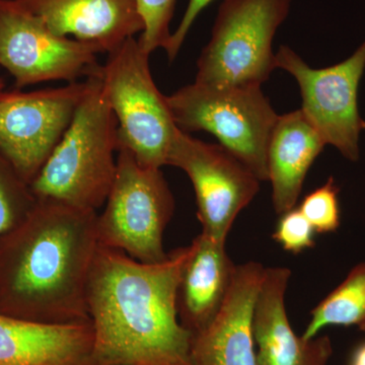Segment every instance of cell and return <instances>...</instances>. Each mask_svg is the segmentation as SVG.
Listing matches in <instances>:
<instances>
[{"instance_id": "obj_1", "label": "cell", "mask_w": 365, "mask_h": 365, "mask_svg": "<svg viewBox=\"0 0 365 365\" xmlns=\"http://www.w3.org/2000/svg\"><path fill=\"white\" fill-rule=\"evenodd\" d=\"M189 255L182 247L158 263H141L100 246L86 290L91 365H191L193 334L177 307Z\"/></svg>"}, {"instance_id": "obj_2", "label": "cell", "mask_w": 365, "mask_h": 365, "mask_svg": "<svg viewBox=\"0 0 365 365\" xmlns=\"http://www.w3.org/2000/svg\"><path fill=\"white\" fill-rule=\"evenodd\" d=\"M98 212L37 200L0 235V313L44 324L90 321L86 290L100 248Z\"/></svg>"}, {"instance_id": "obj_3", "label": "cell", "mask_w": 365, "mask_h": 365, "mask_svg": "<svg viewBox=\"0 0 365 365\" xmlns=\"http://www.w3.org/2000/svg\"><path fill=\"white\" fill-rule=\"evenodd\" d=\"M100 76L88 78L71 125L30 185L37 200L96 212L104 206L116 176L118 123Z\"/></svg>"}, {"instance_id": "obj_4", "label": "cell", "mask_w": 365, "mask_h": 365, "mask_svg": "<svg viewBox=\"0 0 365 365\" xmlns=\"http://www.w3.org/2000/svg\"><path fill=\"white\" fill-rule=\"evenodd\" d=\"M180 130L206 131L260 181H268V145L279 115L259 85L194 83L167 97Z\"/></svg>"}, {"instance_id": "obj_5", "label": "cell", "mask_w": 365, "mask_h": 365, "mask_svg": "<svg viewBox=\"0 0 365 365\" xmlns=\"http://www.w3.org/2000/svg\"><path fill=\"white\" fill-rule=\"evenodd\" d=\"M150 56L129 38L108 53L100 76L117 119L118 150L130 151L143 167L162 169L179 128L151 76Z\"/></svg>"}, {"instance_id": "obj_6", "label": "cell", "mask_w": 365, "mask_h": 365, "mask_svg": "<svg viewBox=\"0 0 365 365\" xmlns=\"http://www.w3.org/2000/svg\"><path fill=\"white\" fill-rule=\"evenodd\" d=\"M292 0H223L197 61L196 83L259 85L274 69L272 43Z\"/></svg>"}, {"instance_id": "obj_7", "label": "cell", "mask_w": 365, "mask_h": 365, "mask_svg": "<svg viewBox=\"0 0 365 365\" xmlns=\"http://www.w3.org/2000/svg\"><path fill=\"white\" fill-rule=\"evenodd\" d=\"M98 215V242L141 263L167 259L165 230L175 211V200L162 169L139 165L127 150L117 153L114 182Z\"/></svg>"}, {"instance_id": "obj_8", "label": "cell", "mask_w": 365, "mask_h": 365, "mask_svg": "<svg viewBox=\"0 0 365 365\" xmlns=\"http://www.w3.org/2000/svg\"><path fill=\"white\" fill-rule=\"evenodd\" d=\"M88 81L34 91H0V153L31 185L61 140Z\"/></svg>"}, {"instance_id": "obj_9", "label": "cell", "mask_w": 365, "mask_h": 365, "mask_svg": "<svg viewBox=\"0 0 365 365\" xmlns=\"http://www.w3.org/2000/svg\"><path fill=\"white\" fill-rule=\"evenodd\" d=\"M98 54L93 46L52 32L16 0H0V66L16 88L96 76Z\"/></svg>"}, {"instance_id": "obj_10", "label": "cell", "mask_w": 365, "mask_h": 365, "mask_svg": "<svg viewBox=\"0 0 365 365\" xmlns=\"http://www.w3.org/2000/svg\"><path fill=\"white\" fill-rule=\"evenodd\" d=\"M275 63L297 79L302 93L300 110L327 145L337 148L350 162H357L364 122L359 88L365 71V40L349 58L327 68H312L287 46H280Z\"/></svg>"}, {"instance_id": "obj_11", "label": "cell", "mask_w": 365, "mask_h": 365, "mask_svg": "<svg viewBox=\"0 0 365 365\" xmlns=\"http://www.w3.org/2000/svg\"><path fill=\"white\" fill-rule=\"evenodd\" d=\"M168 165L184 170L192 182L201 232L227 244L237 215L260 190V180L220 144L199 140L180 129Z\"/></svg>"}, {"instance_id": "obj_12", "label": "cell", "mask_w": 365, "mask_h": 365, "mask_svg": "<svg viewBox=\"0 0 365 365\" xmlns=\"http://www.w3.org/2000/svg\"><path fill=\"white\" fill-rule=\"evenodd\" d=\"M264 271L255 261L235 266L222 309L192 338L191 365H257L253 314Z\"/></svg>"}, {"instance_id": "obj_13", "label": "cell", "mask_w": 365, "mask_h": 365, "mask_svg": "<svg viewBox=\"0 0 365 365\" xmlns=\"http://www.w3.org/2000/svg\"><path fill=\"white\" fill-rule=\"evenodd\" d=\"M292 277L287 267L265 268L253 314L257 365H327L333 354L328 336L304 339L292 330L285 294Z\"/></svg>"}, {"instance_id": "obj_14", "label": "cell", "mask_w": 365, "mask_h": 365, "mask_svg": "<svg viewBox=\"0 0 365 365\" xmlns=\"http://www.w3.org/2000/svg\"><path fill=\"white\" fill-rule=\"evenodd\" d=\"M57 35L110 53L143 32L136 0H16Z\"/></svg>"}, {"instance_id": "obj_15", "label": "cell", "mask_w": 365, "mask_h": 365, "mask_svg": "<svg viewBox=\"0 0 365 365\" xmlns=\"http://www.w3.org/2000/svg\"><path fill=\"white\" fill-rule=\"evenodd\" d=\"M90 321L44 324L0 313V365H91Z\"/></svg>"}, {"instance_id": "obj_16", "label": "cell", "mask_w": 365, "mask_h": 365, "mask_svg": "<svg viewBox=\"0 0 365 365\" xmlns=\"http://www.w3.org/2000/svg\"><path fill=\"white\" fill-rule=\"evenodd\" d=\"M225 244L201 232L190 245V255L178 288L180 322L195 335L212 322L222 309L235 270Z\"/></svg>"}, {"instance_id": "obj_17", "label": "cell", "mask_w": 365, "mask_h": 365, "mask_svg": "<svg viewBox=\"0 0 365 365\" xmlns=\"http://www.w3.org/2000/svg\"><path fill=\"white\" fill-rule=\"evenodd\" d=\"M326 145L302 110L278 118L268 145V181L277 215L295 207L307 172Z\"/></svg>"}, {"instance_id": "obj_18", "label": "cell", "mask_w": 365, "mask_h": 365, "mask_svg": "<svg viewBox=\"0 0 365 365\" xmlns=\"http://www.w3.org/2000/svg\"><path fill=\"white\" fill-rule=\"evenodd\" d=\"M302 334L312 339L329 326L356 327L365 331V261L348 273L344 280L314 307Z\"/></svg>"}, {"instance_id": "obj_19", "label": "cell", "mask_w": 365, "mask_h": 365, "mask_svg": "<svg viewBox=\"0 0 365 365\" xmlns=\"http://www.w3.org/2000/svg\"><path fill=\"white\" fill-rule=\"evenodd\" d=\"M36 201L30 185L0 153V235L19 225Z\"/></svg>"}, {"instance_id": "obj_20", "label": "cell", "mask_w": 365, "mask_h": 365, "mask_svg": "<svg viewBox=\"0 0 365 365\" xmlns=\"http://www.w3.org/2000/svg\"><path fill=\"white\" fill-rule=\"evenodd\" d=\"M143 31L137 39L143 51L151 54L163 48L165 50L172 33L170 24L174 16L176 0H136Z\"/></svg>"}, {"instance_id": "obj_21", "label": "cell", "mask_w": 365, "mask_h": 365, "mask_svg": "<svg viewBox=\"0 0 365 365\" xmlns=\"http://www.w3.org/2000/svg\"><path fill=\"white\" fill-rule=\"evenodd\" d=\"M339 188L330 178L326 184L304 197L299 205L304 217L318 234L334 232L340 227Z\"/></svg>"}, {"instance_id": "obj_22", "label": "cell", "mask_w": 365, "mask_h": 365, "mask_svg": "<svg viewBox=\"0 0 365 365\" xmlns=\"http://www.w3.org/2000/svg\"><path fill=\"white\" fill-rule=\"evenodd\" d=\"M314 232L309 220L299 208H294L281 215L273 239L283 250L292 254L302 253L314 246Z\"/></svg>"}, {"instance_id": "obj_23", "label": "cell", "mask_w": 365, "mask_h": 365, "mask_svg": "<svg viewBox=\"0 0 365 365\" xmlns=\"http://www.w3.org/2000/svg\"><path fill=\"white\" fill-rule=\"evenodd\" d=\"M213 0H189L184 16H182L176 31L172 33L169 44L165 48V52H167L170 62L176 59L177 55L179 54L180 50H181L182 45L184 44L185 40H186L190 29L195 23L199 14Z\"/></svg>"}, {"instance_id": "obj_24", "label": "cell", "mask_w": 365, "mask_h": 365, "mask_svg": "<svg viewBox=\"0 0 365 365\" xmlns=\"http://www.w3.org/2000/svg\"><path fill=\"white\" fill-rule=\"evenodd\" d=\"M351 365H365V343L353 355Z\"/></svg>"}, {"instance_id": "obj_25", "label": "cell", "mask_w": 365, "mask_h": 365, "mask_svg": "<svg viewBox=\"0 0 365 365\" xmlns=\"http://www.w3.org/2000/svg\"><path fill=\"white\" fill-rule=\"evenodd\" d=\"M4 78H0V91L4 90Z\"/></svg>"}, {"instance_id": "obj_26", "label": "cell", "mask_w": 365, "mask_h": 365, "mask_svg": "<svg viewBox=\"0 0 365 365\" xmlns=\"http://www.w3.org/2000/svg\"><path fill=\"white\" fill-rule=\"evenodd\" d=\"M362 129H365V121L362 122Z\"/></svg>"}]
</instances>
